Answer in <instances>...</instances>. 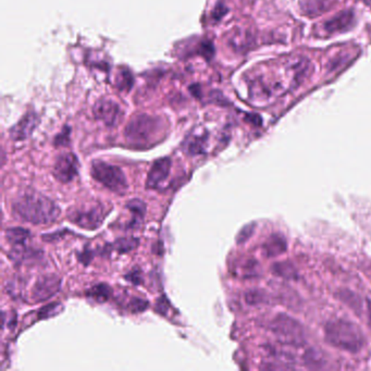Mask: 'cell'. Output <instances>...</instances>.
I'll return each mask as SVG.
<instances>
[{
    "mask_svg": "<svg viewBox=\"0 0 371 371\" xmlns=\"http://www.w3.org/2000/svg\"><path fill=\"white\" fill-rule=\"evenodd\" d=\"M310 62L304 58H291L270 66L267 73L259 74L252 81V97L268 101L298 87L308 72Z\"/></svg>",
    "mask_w": 371,
    "mask_h": 371,
    "instance_id": "obj_1",
    "label": "cell"
},
{
    "mask_svg": "<svg viewBox=\"0 0 371 371\" xmlns=\"http://www.w3.org/2000/svg\"><path fill=\"white\" fill-rule=\"evenodd\" d=\"M13 212L24 221L33 224H48L56 221L59 207L48 197L37 192H27L13 203Z\"/></svg>",
    "mask_w": 371,
    "mask_h": 371,
    "instance_id": "obj_2",
    "label": "cell"
},
{
    "mask_svg": "<svg viewBox=\"0 0 371 371\" xmlns=\"http://www.w3.org/2000/svg\"><path fill=\"white\" fill-rule=\"evenodd\" d=\"M326 341L332 347L349 351L358 353L366 345L364 332L361 328L347 319H335L328 322L325 328Z\"/></svg>",
    "mask_w": 371,
    "mask_h": 371,
    "instance_id": "obj_3",
    "label": "cell"
},
{
    "mask_svg": "<svg viewBox=\"0 0 371 371\" xmlns=\"http://www.w3.org/2000/svg\"><path fill=\"white\" fill-rule=\"evenodd\" d=\"M92 175L112 192L124 194L128 189L126 175L117 166L109 165L103 161H94L92 165Z\"/></svg>",
    "mask_w": 371,
    "mask_h": 371,
    "instance_id": "obj_4",
    "label": "cell"
},
{
    "mask_svg": "<svg viewBox=\"0 0 371 371\" xmlns=\"http://www.w3.org/2000/svg\"><path fill=\"white\" fill-rule=\"evenodd\" d=\"M158 123L155 118L140 115L130 121L126 128V140L134 144H145L156 136Z\"/></svg>",
    "mask_w": 371,
    "mask_h": 371,
    "instance_id": "obj_5",
    "label": "cell"
},
{
    "mask_svg": "<svg viewBox=\"0 0 371 371\" xmlns=\"http://www.w3.org/2000/svg\"><path fill=\"white\" fill-rule=\"evenodd\" d=\"M107 212H105L103 205L95 206H81L80 208L73 209L69 212L68 218L74 224L81 226L83 229L95 230L103 224L106 218Z\"/></svg>",
    "mask_w": 371,
    "mask_h": 371,
    "instance_id": "obj_6",
    "label": "cell"
},
{
    "mask_svg": "<svg viewBox=\"0 0 371 371\" xmlns=\"http://www.w3.org/2000/svg\"><path fill=\"white\" fill-rule=\"evenodd\" d=\"M269 329L275 335L292 342H300L304 329L300 322L286 314H278L271 320Z\"/></svg>",
    "mask_w": 371,
    "mask_h": 371,
    "instance_id": "obj_7",
    "label": "cell"
},
{
    "mask_svg": "<svg viewBox=\"0 0 371 371\" xmlns=\"http://www.w3.org/2000/svg\"><path fill=\"white\" fill-rule=\"evenodd\" d=\"M79 173V161L71 153L61 154L54 163V175L59 182H71Z\"/></svg>",
    "mask_w": 371,
    "mask_h": 371,
    "instance_id": "obj_8",
    "label": "cell"
},
{
    "mask_svg": "<svg viewBox=\"0 0 371 371\" xmlns=\"http://www.w3.org/2000/svg\"><path fill=\"white\" fill-rule=\"evenodd\" d=\"M61 280L54 275H42L35 283L32 298L35 303L45 302L59 292Z\"/></svg>",
    "mask_w": 371,
    "mask_h": 371,
    "instance_id": "obj_9",
    "label": "cell"
},
{
    "mask_svg": "<svg viewBox=\"0 0 371 371\" xmlns=\"http://www.w3.org/2000/svg\"><path fill=\"white\" fill-rule=\"evenodd\" d=\"M94 115L96 119L106 123L107 126H116L120 118V108L113 101L101 99L94 106Z\"/></svg>",
    "mask_w": 371,
    "mask_h": 371,
    "instance_id": "obj_10",
    "label": "cell"
},
{
    "mask_svg": "<svg viewBox=\"0 0 371 371\" xmlns=\"http://www.w3.org/2000/svg\"><path fill=\"white\" fill-rule=\"evenodd\" d=\"M170 170H171V160L169 158L158 159L148 173L146 187L150 189H158L169 177Z\"/></svg>",
    "mask_w": 371,
    "mask_h": 371,
    "instance_id": "obj_11",
    "label": "cell"
},
{
    "mask_svg": "<svg viewBox=\"0 0 371 371\" xmlns=\"http://www.w3.org/2000/svg\"><path fill=\"white\" fill-rule=\"evenodd\" d=\"M40 120L36 113L29 112L25 115L19 122L10 130L11 138L15 140H24L30 138L31 134L34 132Z\"/></svg>",
    "mask_w": 371,
    "mask_h": 371,
    "instance_id": "obj_12",
    "label": "cell"
},
{
    "mask_svg": "<svg viewBox=\"0 0 371 371\" xmlns=\"http://www.w3.org/2000/svg\"><path fill=\"white\" fill-rule=\"evenodd\" d=\"M355 15L353 11H343L337 13L331 20L328 21L323 25V30L328 34H337L349 31L354 25Z\"/></svg>",
    "mask_w": 371,
    "mask_h": 371,
    "instance_id": "obj_13",
    "label": "cell"
},
{
    "mask_svg": "<svg viewBox=\"0 0 371 371\" xmlns=\"http://www.w3.org/2000/svg\"><path fill=\"white\" fill-rule=\"evenodd\" d=\"M43 254L42 252L35 251L31 247H27L24 244L22 245H15L13 251L9 254L11 261L15 263H27L29 261H34L36 259H41Z\"/></svg>",
    "mask_w": 371,
    "mask_h": 371,
    "instance_id": "obj_14",
    "label": "cell"
},
{
    "mask_svg": "<svg viewBox=\"0 0 371 371\" xmlns=\"http://www.w3.org/2000/svg\"><path fill=\"white\" fill-rule=\"evenodd\" d=\"M286 249H288V244L280 234H272L263 244V253L269 259L282 255L286 252Z\"/></svg>",
    "mask_w": 371,
    "mask_h": 371,
    "instance_id": "obj_15",
    "label": "cell"
},
{
    "mask_svg": "<svg viewBox=\"0 0 371 371\" xmlns=\"http://www.w3.org/2000/svg\"><path fill=\"white\" fill-rule=\"evenodd\" d=\"M335 1V0H300V6L306 15L315 17L328 11Z\"/></svg>",
    "mask_w": 371,
    "mask_h": 371,
    "instance_id": "obj_16",
    "label": "cell"
},
{
    "mask_svg": "<svg viewBox=\"0 0 371 371\" xmlns=\"http://www.w3.org/2000/svg\"><path fill=\"white\" fill-rule=\"evenodd\" d=\"M126 208L134 214L132 222L130 224L131 229H136L142 224L143 218L145 216L146 205L140 199H132L126 204Z\"/></svg>",
    "mask_w": 371,
    "mask_h": 371,
    "instance_id": "obj_17",
    "label": "cell"
},
{
    "mask_svg": "<svg viewBox=\"0 0 371 371\" xmlns=\"http://www.w3.org/2000/svg\"><path fill=\"white\" fill-rule=\"evenodd\" d=\"M273 273L281 277V278L286 279V280H298V271L295 268V265L290 261H280V263H275L272 265Z\"/></svg>",
    "mask_w": 371,
    "mask_h": 371,
    "instance_id": "obj_18",
    "label": "cell"
},
{
    "mask_svg": "<svg viewBox=\"0 0 371 371\" xmlns=\"http://www.w3.org/2000/svg\"><path fill=\"white\" fill-rule=\"evenodd\" d=\"M303 359H304V364L310 369H323L327 366V361L323 355L314 349L306 351Z\"/></svg>",
    "mask_w": 371,
    "mask_h": 371,
    "instance_id": "obj_19",
    "label": "cell"
},
{
    "mask_svg": "<svg viewBox=\"0 0 371 371\" xmlns=\"http://www.w3.org/2000/svg\"><path fill=\"white\" fill-rule=\"evenodd\" d=\"M337 296L339 298V300L345 303L349 308L354 310L357 315H358L359 312H361V300L358 295L355 294V293L351 292V291L344 289V290H340L339 292L337 293Z\"/></svg>",
    "mask_w": 371,
    "mask_h": 371,
    "instance_id": "obj_20",
    "label": "cell"
},
{
    "mask_svg": "<svg viewBox=\"0 0 371 371\" xmlns=\"http://www.w3.org/2000/svg\"><path fill=\"white\" fill-rule=\"evenodd\" d=\"M87 295L89 298L96 300V302H107L111 296V289L107 284L99 283V284L94 285L93 288L89 289Z\"/></svg>",
    "mask_w": 371,
    "mask_h": 371,
    "instance_id": "obj_21",
    "label": "cell"
},
{
    "mask_svg": "<svg viewBox=\"0 0 371 371\" xmlns=\"http://www.w3.org/2000/svg\"><path fill=\"white\" fill-rule=\"evenodd\" d=\"M6 238L13 246L22 245L30 238V232L23 228H11L6 231Z\"/></svg>",
    "mask_w": 371,
    "mask_h": 371,
    "instance_id": "obj_22",
    "label": "cell"
},
{
    "mask_svg": "<svg viewBox=\"0 0 371 371\" xmlns=\"http://www.w3.org/2000/svg\"><path fill=\"white\" fill-rule=\"evenodd\" d=\"M206 136H197L189 138L187 143V150L191 155H201L206 150Z\"/></svg>",
    "mask_w": 371,
    "mask_h": 371,
    "instance_id": "obj_23",
    "label": "cell"
},
{
    "mask_svg": "<svg viewBox=\"0 0 371 371\" xmlns=\"http://www.w3.org/2000/svg\"><path fill=\"white\" fill-rule=\"evenodd\" d=\"M138 245H140V241L136 238H123V239H119L113 247L118 253L126 254L138 249Z\"/></svg>",
    "mask_w": 371,
    "mask_h": 371,
    "instance_id": "obj_24",
    "label": "cell"
},
{
    "mask_svg": "<svg viewBox=\"0 0 371 371\" xmlns=\"http://www.w3.org/2000/svg\"><path fill=\"white\" fill-rule=\"evenodd\" d=\"M245 300L249 305H261L268 300V296L265 292L261 290H251L246 292Z\"/></svg>",
    "mask_w": 371,
    "mask_h": 371,
    "instance_id": "obj_25",
    "label": "cell"
},
{
    "mask_svg": "<svg viewBox=\"0 0 371 371\" xmlns=\"http://www.w3.org/2000/svg\"><path fill=\"white\" fill-rule=\"evenodd\" d=\"M62 306L60 305L59 303H52V304H48V305L45 306L44 308L40 310L38 312V317L41 319L43 318L52 317V316H56L57 314H59L61 312Z\"/></svg>",
    "mask_w": 371,
    "mask_h": 371,
    "instance_id": "obj_26",
    "label": "cell"
},
{
    "mask_svg": "<svg viewBox=\"0 0 371 371\" xmlns=\"http://www.w3.org/2000/svg\"><path fill=\"white\" fill-rule=\"evenodd\" d=\"M254 229H255V224H249V226H244L239 235H238V239H236L238 240V243L242 244L247 241L251 238L252 234H253Z\"/></svg>",
    "mask_w": 371,
    "mask_h": 371,
    "instance_id": "obj_27",
    "label": "cell"
},
{
    "mask_svg": "<svg viewBox=\"0 0 371 371\" xmlns=\"http://www.w3.org/2000/svg\"><path fill=\"white\" fill-rule=\"evenodd\" d=\"M148 303L140 298H132L130 303V310L132 312H144L147 308Z\"/></svg>",
    "mask_w": 371,
    "mask_h": 371,
    "instance_id": "obj_28",
    "label": "cell"
},
{
    "mask_svg": "<svg viewBox=\"0 0 371 371\" xmlns=\"http://www.w3.org/2000/svg\"><path fill=\"white\" fill-rule=\"evenodd\" d=\"M54 143H56L57 146L66 145V144H68V143H69V129H66L62 134L57 136Z\"/></svg>",
    "mask_w": 371,
    "mask_h": 371,
    "instance_id": "obj_29",
    "label": "cell"
},
{
    "mask_svg": "<svg viewBox=\"0 0 371 371\" xmlns=\"http://www.w3.org/2000/svg\"><path fill=\"white\" fill-rule=\"evenodd\" d=\"M126 280L131 281L134 284H140L142 282V275L140 271L134 270L132 272L129 273L126 277Z\"/></svg>",
    "mask_w": 371,
    "mask_h": 371,
    "instance_id": "obj_30",
    "label": "cell"
},
{
    "mask_svg": "<svg viewBox=\"0 0 371 371\" xmlns=\"http://www.w3.org/2000/svg\"><path fill=\"white\" fill-rule=\"evenodd\" d=\"M367 306H368L369 325L371 326V300H368V303H367Z\"/></svg>",
    "mask_w": 371,
    "mask_h": 371,
    "instance_id": "obj_31",
    "label": "cell"
}]
</instances>
